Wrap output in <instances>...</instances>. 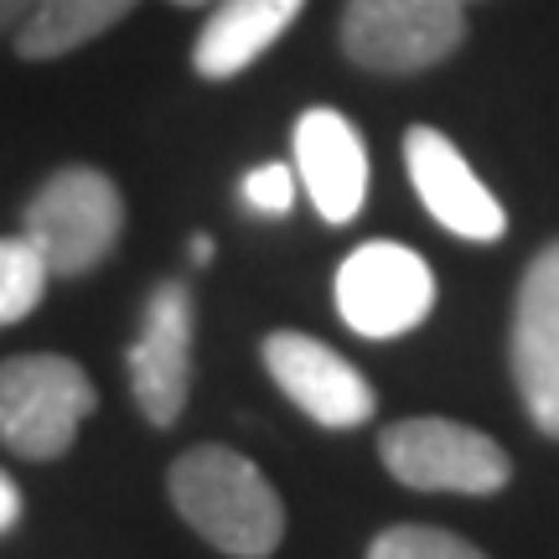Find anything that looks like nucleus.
Returning a JSON list of instances; mask_svg holds the SVG:
<instances>
[{
  "label": "nucleus",
  "instance_id": "nucleus-1",
  "mask_svg": "<svg viewBox=\"0 0 559 559\" xmlns=\"http://www.w3.org/2000/svg\"><path fill=\"white\" fill-rule=\"evenodd\" d=\"M166 492L187 528L234 559H270L285 539V502L260 466L228 445H192L171 461Z\"/></svg>",
  "mask_w": 559,
  "mask_h": 559
},
{
  "label": "nucleus",
  "instance_id": "nucleus-2",
  "mask_svg": "<svg viewBox=\"0 0 559 559\" xmlns=\"http://www.w3.org/2000/svg\"><path fill=\"white\" fill-rule=\"evenodd\" d=\"M124 234V198L115 177L94 166H62L26 202L21 239L32 243L47 264V275L73 280L99 270Z\"/></svg>",
  "mask_w": 559,
  "mask_h": 559
},
{
  "label": "nucleus",
  "instance_id": "nucleus-3",
  "mask_svg": "<svg viewBox=\"0 0 559 559\" xmlns=\"http://www.w3.org/2000/svg\"><path fill=\"white\" fill-rule=\"evenodd\" d=\"M94 404V379L62 353H21L0 362V445L21 461L68 456Z\"/></svg>",
  "mask_w": 559,
  "mask_h": 559
},
{
  "label": "nucleus",
  "instance_id": "nucleus-4",
  "mask_svg": "<svg viewBox=\"0 0 559 559\" xmlns=\"http://www.w3.org/2000/svg\"><path fill=\"white\" fill-rule=\"evenodd\" d=\"M342 58L368 73H425L466 41L461 0H347L342 5Z\"/></svg>",
  "mask_w": 559,
  "mask_h": 559
},
{
  "label": "nucleus",
  "instance_id": "nucleus-5",
  "mask_svg": "<svg viewBox=\"0 0 559 559\" xmlns=\"http://www.w3.org/2000/svg\"><path fill=\"white\" fill-rule=\"evenodd\" d=\"M379 461L389 477L415 492H461V498H492L508 487L513 461L492 436L440 415L400 419L379 436Z\"/></svg>",
  "mask_w": 559,
  "mask_h": 559
},
{
  "label": "nucleus",
  "instance_id": "nucleus-6",
  "mask_svg": "<svg viewBox=\"0 0 559 559\" xmlns=\"http://www.w3.org/2000/svg\"><path fill=\"white\" fill-rule=\"evenodd\" d=\"M192 332H198V311L187 280H160L140 311L135 347L124 353L135 409L160 430L177 425L192 394Z\"/></svg>",
  "mask_w": 559,
  "mask_h": 559
},
{
  "label": "nucleus",
  "instance_id": "nucleus-7",
  "mask_svg": "<svg viewBox=\"0 0 559 559\" xmlns=\"http://www.w3.org/2000/svg\"><path fill=\"white\" fill-rule=\"evenodd\" d=\"M436 275L404 243H362L337 270V311L362 337H400L430 317Z\"/></svg>",
  "mask_w": 559,
  "mask_h": 559
},
{
  "label": "nucleus",
  "instance_id": "nucleus-8",
  "mask_svg": "<svg viewBox=\"0 0 559 559\" xmlns=\"http://www.w3.org/2000/svg\"><path fill=\"white\" fill-rule=\"evenodd\" d=\"M264 373L280 383V394L296 404L321 430H358L373 419L379 394L337 347L306 337V332H270L264 337Z\"/></svg>",
  "mask_w": 559,
  "mask_h": 559
},
{
  "label": "nucleus",
  "instance_id": "nucleus-9",
  "mask_svg": "<svg viewBox=\"0 0 559 559\" xmlns=\"http://www.w3.org/2000/svg\"><path fill=\"white\" fill-rule=\"evenodd\" d=\"M513 383L528 419L559 440V239L528 260L513 296Z\"/></svg>",
  "mask_w": 559,
  "mask_h": 559
},
{
  "label": "nucleus",
  "instance_id": "nucleus-10",
  "mask_svg": "<svg viewBox=\"0 0 559 559\" xmlns=\"http://www.w3.org/2000/svg\"><path fill=\"white\" fill-rule=\"evenodd\" d=\"M404 166H409V181H415L425 213L436 223H445L456 239H477V243H498L508 234V213L502 202L477 181V171L466 166L451 140L430 130V124H415L404 135Z\"/></svg>",
  "mask_w": 559,
  "mask_h": 559
},
{
  "label": "nucleus",
  "instance_id": "nucleus-11",
  "mask_svg": "<svg viewBox=\"0 0 559 559\" xmlns=\"http://www.w3.org/2000/svg\"><path fill=\"white\" fill-rule=\"evenodd\" d=\"M296 181L326 223H353L368 198V145L337 109H306L296 120Z\"/></svg>",
  "mask_w": 559,
  "mask_h": 559
},
{
  "label": "nucleus",
  "instance_id": "nucleus-12",
  "mask_svg": "<svg viewBox=\"0 0 559 559\" xmlns=\"http://www.w3.org/2000/svg\"><path fill=\"white\" fill-rule=\"evenodd\" d=\"M300 5L306 0H213V16L192 41V68L213 83L239 79L290 32Z\"/></svg>",
  "mask_w": 559,
  "mask_h": 559
},
{
  "label": "nucleus",
  "instance_id": "nucleus-13",
  "mask_svg": "<svg viewBox=\"0 0 559 559\" xmlns=\"http://www.w3.org/2000/svg\"><path fill=\"white\" fill-rule=\"evenodd\" d=\"M140 0H41L16 32V52L26 62H52L79 52L83 41L115 32Z\"/></svg>",
  "mask_w": 559,
  "mask_h": 559
},
{
  "label": "nucleus",
  "instance_id": "nucleus-14",
  "mask_svg": "<svg viewBox=\"0 0 559 559\" xmlns=\"http://www.w3.org/2000/svg\"><path fill=\"white\" fill-rule=\"evenodd\" d=\"M47 264L32 243L21 239H0V326H11V321L32 317L37 311L41 290H47Z\"/></svg>",
  "mask_w": 559,
  "mask_h": 559
},
{
  "label": "nucleus",
  "instance_id": "nucleus-15",
  "mask_svg": "<svg viewBox=\"0 0 559 559\" xmlns=\"http://www.w3.org/2000/svg\"><path fill=\"white\" fill-rule=\"evenodd\" d=\"M368 559H487L477 544H466L461 534L430 528V523H400L383 528L379 539L368 544Z\"/></svg>",
  "mask_w": 559,
  "mask_h": 559
},
{
  "label": "nucleus",
  "instance_id": "nucleus-16",
  "mask_svg": "<svg viewBox=\"0 0 559 559\" xmlns=\"http://www.w3.org/2000/svg\"><path fill=\"white\" fill-rule=\"evenodd\" d=\"M300 192V181L290 166H254L249 177H243V202L254 207V213H275V218H285L290 213V202H296Z\"/></svg>",
  "mask_w": 559,
  "mask_h": 559
},
{
  "label": "nucleus",
  "instance_id": "nucleus-17",
  "mask_svg": "<svg viewBox=\"0 0 559 559\" xmlns=\"http://www.w3.org/2000/svg\"><path fill=\"white\" fill-rule=\"evenodd\" d=\"M37 5H41V0H0V37H16Z\"/></svg>",
  "mask_w": 559,
  "mask_h": 559
},
{
  "label": "nucleus",
  "instance_id": "nucleus-18",
  "mask_svg": "<svg viewBox=\"0 0 559 559\" xmlns=\"http://www.w3.org/2000/svg\"><path fill=\"white\" fill-rule=\"evenodd\" d=\"M16 519H21V487L5 477V472H0V534H5V528H11Z\"/></svg>",
  "mask_w": 559,
  "mask_h": 559
},
{
  "label": "nucleus",
  "instance_id": "nucleus-19",
  "mask_svg": "<svg viewBox=\"0 0 559 559\" xmlns=\"http://www.w3.org/2000/svg\"><path fill=\"white\" fill-rule=\"evenodd\" d=\"M171 5H213V0H171Z\"/></svg>",
  "mask_w": 559,
  "mask_h": 559
},
{
  "label": "nucleus",
  "instance_id": "nucleus-20",
  "mask_svg": "<svg viewBox=\"0 0 559 559\" xmlns=\"http://www.w3.org/2000/svg\"><path fill=\"white\" fill-rule=\"evenodd\" d=\"M461 5H466V0H461Z\"/></svg>",
  "mask_w": 559,
  "mask_h": 559
}]
</instances>
